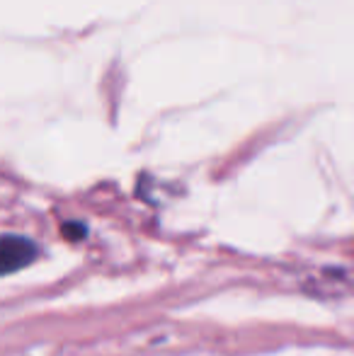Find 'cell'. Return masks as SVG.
Wrapping results in <instances>:
<instances>
[{
	"label": "cell",
	"mask_w": 354,
	"mask_h": 356,
	"mask_svg": "<svg viewBox=\"0 0 354 356\" xmlns=\"http://www.w3.org/2000/svg\"><path fill=\"white\" fill-rule=\"evenodd\" d=\"M39 250L29 238L22 235H3L0 238V277L24 269L37 259Z\"/></svg>",
	"instance_id": "obj_1"
},
{
	"label": "cell",
	"mask_w": 354,
	"mask_h": 356,
	"mask_svg": "<svg viewBox=\"0 0 354 356\" xmlns=\"http://www.w3.org/2000/svg\"><path fill=\"white\" fill-rule=\"evenodd\" d=\"M63 235H66L68 240L86 238V225H83V223H66V225H63Z\"/></svg>",
	"instance_id": "obj_2"
}]
</instances>
